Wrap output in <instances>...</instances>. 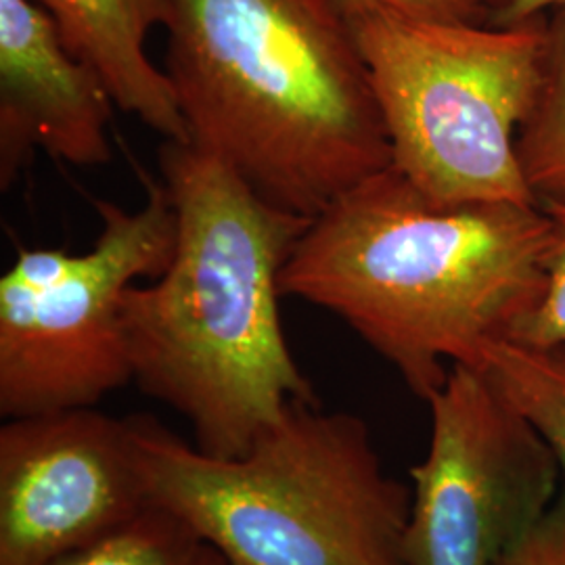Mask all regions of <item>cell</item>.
Segmentation results:
<instances>
[{
    "mask_svg": "<svg viewBox=\"0 0 565 565\" xmlns=\"http://www.w3.org/2000/svg\"><path fill=\"white\" fill-rule=\"evenodd\" d=\"M551 245L543 205L429 202L390 166L310 221L281 291L342 319L427 403L543 300Z\"/></svg>",
    "mask_w": 565,
    "mask_h": 565,
    "instance_id": "1",
    "label": "cell"
},
{
    "mask_svg": "<svg viewBox=\"0 0 565 565\" xmlns=\"http://www.w3.org/2000/svg\"><path fill=\"white\" fill-rule=\"evenodd\" d=\"M160 170L177 247L124 300L132 382L181 413L207 455L239 457L294 404H319L279 315L282 268L312 218L193 142L163 141Z\"/></svg>",
    "mask_w": 565,
    "mask_h": 565,
    "instance_id": "2",
    "label": "cell"
},
{
    "mask_svg": "<svg viewBox=\"0 0 565 565\" xmlns=\"http://www.w3.org/2000/svg\"><path fill=\"white\" fill-rule=\"evenodd\" d=\"M166 74L189 142L315 218L392 166L342 0H172Z\"/></svg>",
    "mask_w": 565,
    "mask_h": 565,
    "instance_id": "3",
    "label": "cell"
},
{
    "mask_svg": "<svg viewBox=\"0 0 565 565\" xmlns=\"http://www.w3.org/2000/svg\"><path fill=\"white\" fill-rule=\"evenodd\" d=\"M149 503L226 565H403L411 490L350 413L294 404L239 457H214L153 417H128Z\"/></svg>",
    "mask_w": 565,
    "mask_h": 565,
    "instance_id": "4",
    "label": "cell"
},
{
    "mask_svg": "<svg viewBox=\"0 0 565 565\" xmlns=\"http://www.w3.org/2000/svg\"><path fill=\"white\" fill-rule=\"evenodd\" d=\"M342 2L404 179L434 203L541 205L515 142L543 82L546 15L476 25Z\"/></svg>",
    "mask_w": 565,
    "mask_h": 565,
    "instance_id": "5",
    "label": "cell"
},
{
    "mask_svg": "<svg viewBox=\"0 0 565 565\" xmlns=\"http://www.w3.org/2000/svg\"><path fill=\"white\" fill-rule=\"evenodd\" d=\"M139 210L95 200L102 233L84 254L21 247L0 279V415L90 408L132 382L124 300L172 263L177 214L145 174Z\"/></svg>",
    "mask_w": 565,
    "mask_h": 565,
    "instance_id": "6",
    "label": "cell"
},
{
    "mask_svg": "<svg viewBox=\"0 0 565 565\" xmlns=\"http://www.w3.org/2000/svg\"><path fill=\"white\" fill-rule=\"evenodd\" d=\"M411 469L403 565H497L553 505L562 465L484 371L452 364Z\"/></svg>",
    "mask_w": 565,
    "mask_h": 565,
    "instance_id": "7",
    "label": "cell"
},
{
    "mask_svg": "<svg viewBox=\"0 0 565 565\" xmlns=\"http://www.w3.org/2000/svg\"><path fill=\"white\" fill-rule=\"evenodd\" d=\"M126 419L90 408L0 429V565H60L149 509Z\"/></svg>",
    "mask_w": 565,
    "mask_h": 565,
    "instance_id": "8",
    "label": "cell"
},
{
    "mask_svg": "<svg viewBox=\"0 0 565 565\" xmlns=\"http://www.w3.org/2000/svg\"><path fill=\"white\" fill-rule=\"evenodd\" d=\"M114 99L102 76L61 39L34 0H0V184L11 186L34 149L72 166L111 162Z\"/></svg>",
    "mask_w": 565,
    "mask_h": 565,
    "instance_id": "9",
    "label": "cell"
},
{
    "mask_svg": "<svg viewBox=\"0 0 565 565\" xmlns=\"http://www.w3.org/2000/svg\"><path fill=\"white\" fill-rule=\"evenodd\" d=\"M57 23L65 46L86 61L121 111L162 135L189 142L174 86L147 53L156 28H168L172 0H34Z\"/></svg>",
    "mask_w": 565,
    "mask_h": 565,
    "instance_id": "10",
    "label": "cell"
},
{
    "mask_svg": "<svg viewBox=\"0 0 565 565\" xmlns=\"http://www.w3.org/2000/svg\"><path fill=\"white\" fill-rule=\"evenodd\" d=\"M515 149L541 205H565V7L546 20L543 82Z\"/></svg>",
    "mask_w": 565,
    "mask_h": 565,
    "instance_id": "11",
    "label": "cell"
},
{
    "mask_svg": "<svg viewBox=\"0 0 565 565\" xmlns=\"http://www.w3.org/2000/svg\"><path fill=\"white\" fill-rule=\"evenodd\" d=\"M480 371L545 436L565 476V343L546 350L497 343Z\"/></svg>",
    "mask_w": 565,
    "mask_h": 565,
    "instance_id": "12",
    "label": "cell"
},
{
    "mask_svg": "<svg viewBox=\"0 0 565 565\" xmlns=\"http://www.w3.org/2000/svg\"><path fill=\"white\" fill-rule=\"evenodd\" d=\"M60 565H226L223 555L189 525L160 507Z\"/></svg>",
    "mask_w": 565,
    "mask_h": 565,
    "instance_id": "13",
    "label": "cell"
},
{
    "mask_svg": "<svg viewBox=\"0 0 565 565\" xmlns=\"http://www.w3.org/2000/svg\"><path fill=\"white\" fill-rule=\"evenodd\" d=\"M553 218V245L546 266V289L522 321L513 327L509 342L534 350L565 343V205H543Z\"/></svg>",
    "mask_w": 565,
    "mask_h": 565,
    "instance_id": "14",
    "label": "cell"
},
{
    "mask_svg": "<svg viewBox=\"0 0 565 565\" xmlns=\"http://www.w3.org/2000/svg\"><path fill=\"white\" fill-rule=\"evenodd\" d=\"M417 20L446 23H494L509 0H364Z\"/></svg>",
    "mask_w": 565,
    "mask_h": 565,
    "instance_id": "15",
    "label": "cell"
},
{
    "mask_svg": "<svg viewBox=\"0 0 565 565\" xmlns=\"http://www.w3.org/2000/svg\"><path fill=\"white\" fill-rule=\"evenodd\" d=\"M497 565H565V490L524 541Z\"/></svg>",
    "mask_w": 565,
    "mask_h": 565,
    "instance_id": "16",
    "label": "cell"
},
{
    "mask_svg": "<svg viewBox=\"0 0 565 565\" xmlns=\"http://www.w3.org/2000/svg\"><path fill=\"white\" fill-rule=\"evenodd\" d=\"M562 7H565V0H509V4L497 18L494 25H513V23L536 20L546 15V11H555Z\"/></svg>",
    "mask_w": 565,
    "mask_h": 565,
    "instance_id": "17",
    "label": "cell"
}]
</instances>
